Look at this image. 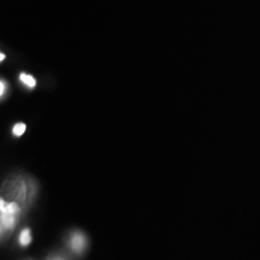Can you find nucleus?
<instances>
[{
    "instance_id": "obj_4",
    "label": "nucleus",
    "mask_w": 260,
    "mask_h": 260,
    "mask_svg": "<svg viewBox=\"0 0 260 260\" xmlns=\"http://www.w3.org/2000/svg\"><path fill=\"white\" fill-rule=\"evenodd\" d=\"M31 241V236H30V232L28 229H25L22 232L21 236H19V242H21L22 246H27L30 243Z\"/></svg>"
},
{
    "instance_id": "obj_6",
    "label": "nucleus",
    "mask_w": 260,
    "mask_h": 260,
    "mask_svg": "<svg viewBox=\"0 0 260 260\" xmlns=\"http://www.w3.org/2000/svg\"><path fill=\"white\" fill-rule=\"evenodd\" d=\"M6 83H4V81H2V93H0V94H2V95H3V94H4V89L6 88Z\"/></svg>"
},
{
    "instance_id": "obj_7",
    "label": "nucleus",
    "mask_w": 260,
    "mask_h": 260,
    "mask_svg": "<svg viewBox=\"0 0 260 260\" xmlns=\"http://www.w3.org/2000/svg\"><path fill=\"white\" fill-rule=\"evenodd\" d=\"M0 59H2V60H4V59H5V56H4V54H2V56H0Z\"/></svg>"
},
{
    "instance_id": "obj_5",
    "label": "nucleus",
    "mask_w": 260,
    "mask_h": 260,
    "mask_svg": "<svg viewBox=\"0 0 260 260\" xmlns=\"http://www.w3.org/2000/svg\"><path fill=\"white\" fill-rule=\"evenodd\" d=\"M25 132V124L23 123H18L14 126V134L16 136H21Z\"/></svg>"
},
{
    "instance_id": "obj_3",
    "label": "nucleus",
    "mask_w": 260,
    "mask_h": 260,
    "mask_svg": "<svg viewBox=\"0 0 260 260\" xmlns=\"http://www.w3.org/2000/svg\"><path fill=\"white\" fill-rule=\"evenodd\" d=\"M21 81L25 84V86L30 87V88L35 87V84H37V81H35L34 77L30 76V75H27V74L21 75Z\"/></svg>"
},
{
    "instance_id": "obj_1",
    "label": "nucleus",
    "mask_w": 260,
    "mask_h": 260,
    "mask_svg": "<svg viewBox=\"0 0 260 260\" xmlns=\"http://www.w3.org/2000/svg\"><path fill=\"white\" fill-rule=\"evenodd\" d=\"M2 206V225L4 229H12L16 223V216L18 214V206L15 203L4 206V201H0Z\"/></svg>"
},
{
    "instance_id": "obj_2",
    "label": "nucleus",
    "mask_w": 260,
    "mask_h": 260,
    "mask_svg": "<svg viewBox=\"0 0 260 260\" xmlns=\"http://www.w3.org/2000/svg\"><path fill=\"white\" fill-rule=\"evenodd\" d=\"M84 243H86V240H84V236L82 234H75L73 236V240H71V247L76 252H81L84 248Z\"/></svg>"
}]
</instances>
